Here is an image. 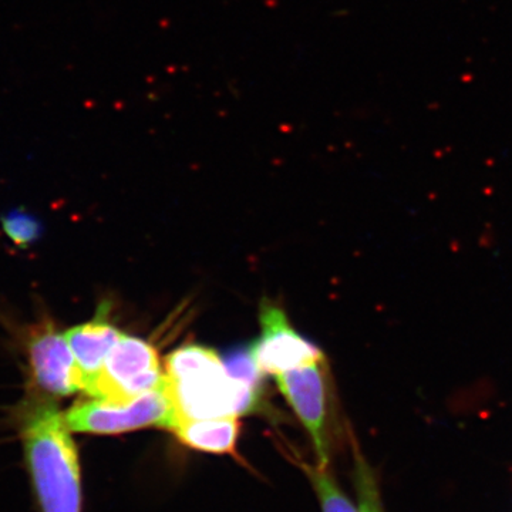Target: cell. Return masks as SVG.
I'll use <instances>...</instances> for the list:
<instances>
[{
  "label": "cell",
  "mask_w": 512,
  "mask_h": 512,
  "mask_svg": "<svg viewBox=\"0 0 512 512\" xmlns=\"http://www.w3.org/2000/svg\"><path fill=\"white\" fill-rule=\"evenodd\" d=\"M23 450L42 512H82L79 451L56 407L42 404L23 424Z\"/></svg>",
  "instance_id": "1"
},
{
  "label": "cell",
  "mask_w": 512,
  "mask_h": 512,
  "mask_svg": "<svg viewBox=\"0 0 512 512\" xmlns=\"http://www.w3.org/2000/svg\"><path fill=\"white\" fill-rule=\"evenodd\" d=\"M72 431L89 434H120L144 427L157 426L171 430L178 419L173 399L163 386L123 403L93 399L77 403L66 414Z\"/></svg>",
  "instance_id": "2"
},
{
  "label": "cell",
  "mask_w": 512,
  "mask_h": 512,
  "mask_svg": "<svg viewBox=\"0 0 512 512\" xmlns=\"http://www.w3.org/2000/svg\"><path fill=\"white\" fill-rule=\"evenodd\" d=\"M164 382L157 350L144 340L121 333L103 369L84 392L93 399L123 403L153 392Z\"/></svg>",
  "instance_id": "3"
},
{
  "label": "cell",
  "mask_w": 512,
  "mask_h": 512,
  "mask_svg": "<svg viewBox=\"0 0 512 512\" xmlns=\"http://www.w3.org/2000/svg\"><path fill=\"white\" fill-rule=\"evenodd\" d=\"M167 389L178 414L188 419L248 413L259 397L258 389L232 379L225 367L185 379L174 380L167 376Z\"/></svg>",
  "instance_id": "4"
},
{
  "label": "cell",
  "mask_w": 512,
  "mask_h": 512,
  "mask_svg": "<svg viewBox=\"0 0 512 512\" xmlns=\"http://www.w3.org/2000/svg\"><path fill=\"white\" fill-rule=\"evenodd\" d=\"M325 360L296 367L276 375V383L285 399L295 410L311 436L318 466L328 468L329 446L326 434V377Z\"/></svg>",
  "instance_id": "5"
},
{
  "label": "cell",
  "mask_w": 512,
  "mask_h": 512,
  "mask_svg": "<svg viewBox=\"0 0 512 512\" xmlns=\"http://www.w3.org/2000/svg\"><path fill=\"white\" fill-rule=\"evenodd\" d=\"M28 352L32 376L40 390L55 397L83 390V375L76 357L66 336L57 332L52 323H43L32 333Z\"/></svg>",
  "instance_id": "6"
},
{
  "label": "cell",
  "mask_w": 512,
  "mask_h": 512,
  "mask_svg": "<svg viewBox=\"0 0 512 512\" xmlns=\"http://www.w3.org/2000/svg\"><path fill=\"white\" fill-rule=\"evenodd\" d=\"M262 336L252 346L256 363L264 375H281L288 370L323 360L318 348L289 325L282 309L264 303L261 309Z\"/></svg>",
  "instance_id": "7"
},
{
  "label": "cell",
  "mask_w": 512,
  "mask_h": 512,
  "mask_svg": "<svg viewBox=\"0 0 512 512\" xmlns=\"http://www.w3.org/2000/svg\"><path fill=\"white\" fill-rule=\"evenodd\" d=\"M106 311V308H101L96 318L83 325L74 326L64 333L82 372L83 390L99 375L111 349L119 342L121 336L119 329L114 328L113 323L107 319Z\"/></svg>",
  "instance_id": "8"
},
{
  "label": "cell",
  "mask_w": 512,
  "mask_h": 512,
  "mask_svg": "<svg viewBox=\"0 0 512 512\" xmlns=\"http://www.w3.org/2000/svg\"><path fill=\"white\" fill-rule=\"evenodd\" d=\"M185 446L212 454L234 451L239 436L238 416L188 419L178 414L173 429Z\"/></svg>",
  "instance_id": "9"
},
{
  "label": "cell",
  "mask_w": 512,
  "mask_h": 512,
  "mask_svg": "<svg viewBox=\"0 0 512 512\" xmlns=\"http://www.w3.org/2000/svg\"><path fill=\"white\" fill-rule=\"evenodd\" d=\"M224 362L214 350L198 345H185L167 357V376L178 380L224 369Z\"/></svg>",
  "instance_id": "10"
},
{
  "label": "cell",
  "mask_w": 512,
  "mask_h": 512,
  "mask_svg": "<svg viewBox=\"0 0 512 512\" xmlns=\"http://www.w3.org/2000/svg\"><path fill=\"white\" fill-rule=\"evenodd\" d=\"M305 470L315 488V493L318 494L323 512H362L350 501L348 495L340 490L328 468L316 464V466H305Z\"/></svg>",
  "instance_id": "11"
},
{
  "label": "cell",
  "mask_w": 512,
  "mask_h": 512,
  "mask_svg": "<svg viewBox=\"0 0 512 512\" xmlns=\"http://www.w3.org/2000/svg\"><path fill=\"white\" fill-rule=\"evenodd\" d=\"M6 237L20 248H28L35 244L43 232L42 222L35 215L22 210L10 211L0 218Z\"/></svg>",
  "instance_id": "12"
},
{
  "label": "cell",
  "mask_w": 512,
  "mask_h": 512,
  "mask_svg": "<svg viewBox=\"0 0 512 512\" xmlns=\"http://www.w3.org/2000/svg\"><path fill=\"white\" fill-rule=\"evenodd\" d=\"M225 369L229 377L237 380L239 383L248 384L259 390L261 386V379L264 373L259 369L256 363L252 346L249 348H241L237 352L231 353L224 362Z\"/></svg>",
  "instance_id": "13"
},
{
  "label": "cell",
  "mask_w": 512,
  "mask_h": 512,
  "mask_svg": "<svg viewBox=\"0 0 512 512\" xmlns=\"http://www.w3.org/2000/svg\"><path fill=\"white\" fill-rule=\"evenodd\" d=\"M357 495H359V508L362 512H383L377 495L375 481L367 470L363 461L357 463L356 468Z\"/></svg>",
  "instance_id": "14"
}]
</instances>
